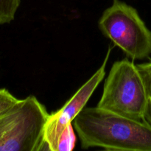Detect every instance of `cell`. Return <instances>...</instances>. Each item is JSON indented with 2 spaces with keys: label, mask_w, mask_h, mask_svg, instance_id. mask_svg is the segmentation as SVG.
<instances>
[{
  "label": "cell",
  "mask_w": 151,
  "mask_h": 151,
  "mask_svg": "<svg viewBox=\"0 0 151 151\" xmlns=\"http://www.w3.org/2000/svg\"><path fill=\"white\" fill-rule=\"evenodd\" d=\"M149 97L137 65L128 58L114 63L97 107L137 120H144Z\"/></svg>",
  "instance_id": "cell-3"
},
{
  "label": "cell",
  "mask_w": 151,
  "mask_h": 151,
  "mask_svg": "<svg viewBox=\"0 0 151 151\" xmlns=\"http://www.w3.org/2000/svg\"><path fill=\"white\" fill-rule=\"evenodd\" d=\"M144 120L151 126V98H149L148 103L144 115Z\"/></svg>",
  "instance_id": "cell-10"
},
{
  "label": "cell",
  "mask_w": 151,
  "mask_h": 151,
  "mask_svg": "<svg viewBox=\"0 0 151 151\" xmlns=\"http://www.w3.org/2000/svg\"><path fill=\"white\" fill-rule=\"evenodd\" d=\"M111 49L106 54V58L98 70L87 81L78 91L57 111L49 116L44 131V142L47 150L57 151L59 139L65 128L75 120L100 83L106 75V66L109 60Z\"/></svg>",
  "instance_id": "cell-5"
},
{
  "label": "cell",
  "mask_w": 151,
  "mask_h": 151,
  "mask_svg": "<svg viewBox=\"0 0 151 151\" xmlns=\"http://www.w3.org/2000/svg\"><path fill=\"white\" fill-rule=\"evenodd\" d=\"M76 136L72 124L68 125L60 135L57 151H71L75 147Z\"/></svg>",
  "instance_id": "cell-7"
},
{
  "label": "cell",
  "mask_w": 151,
  "mask_h": 151,
  "mask_svg": "<svg viewBox=\"0 0 151 151\" xmlns=\"http://www.w3.org/2000/svg\"><path fill=\"white\" fill-rule=\"evenodd\" d=\"M21 0H0V25L14 20Z\"/></svg>",
  "instance_id": "cell-6"
},
{
  "label": "cell",
  "mask_w": 151,
  "mask_h": 151,
  "mask_svg": "<svg viewBox=\"0 0 151 151\" xmlns=\"http://www.w3.org/2000/svg\"><path fill=\"white\" fill-rule=\"evenodd\" d=\"M49 116L35 96L19 100L0 118V151L47 150L44 131Z\"/></svg>",
  "instance_id": "cell-2"
},
{
  "label": "cell",
  "mask_w": 151,
  "mask_h": 151,
  "mask_svg": "<svg viewBox=\"0 0 151 151\" xmlns=\"http://www.w3.org/2000/svg\"><path fill=\"white\" fill-rule=\"evenodd\" d=\"M103 35L132 60L151 55V30L134 7L120 0H113L98 22Z\"/></svg>",
  "instance_id": "cell-4"
},
{
  "label": "cell",
  "mask_w": 151,
  "mask_h": 151,
  "mask_svg": "<svg viewBox=\"0 0 151 151\" xmlns=\"http://www.w3.org/2000/svg\"><path fill=\"white\" fill-rule=\"evenodd\" d=\"M16 98L8 90L0 88V118L7 113L18 102Z\"/></svg>",
  "instance_id": "cell-8"
},
{
  "label": "cell",
  "mask_w": 151,
  "mask_h": 151,
  "mask_svg": "<svg viewBox=\"0 0 151 151\" xmlns=\"http://www.w3.org/2000/svg\"><path fill=\"white\" fill-rule=\"evenodd\" d=\"M137 66L145 86L147 95L149 98H151V60L147 63L137 64Z\"/></svg>",
  "instance_id": "cell-9"
},
{
  "label": "cell",
  "mask_w": 151,
  "mask_h": 151,
  "mask_svg": "<svg viewBox=\"0 0 151 151\" xmlns=\"http://www.w3.org/2000/svg\"><path fill=\"white\" fill-rule=\"evenodd\" d=\"M83 149L151 151V126L97 107L84 108L73 121Z\"/></svg>",
  "instance_id": "cell-1"
}]
</instances>
